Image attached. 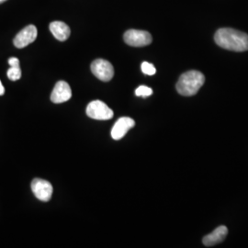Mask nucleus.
Returning a JSON list of instances; mask_svg holds the SVG:
<instances>
[{"instance_id":"7","label":"nucleus","mask_w":248,"mask_h":248,"mask_svg":"<svg viewBox=\"0 0 248 248\" xmlns=\"http://www.w3.org/2000/svg\"><path fill=\"white\" fill-rule=\"evenodd\" d=\"M38 35L37 28L34 25H29L21 30L13 40V44L18 48H24L33 43Z\"/></svg>"},{"instance_id":"8","label":"nucleus","mask_w":248,"mask_h":248,"mask_svg":"<svg viewBox=\"0 0 248 248\" xmlns=\"http://www.w3.org/2000/svg\"><path fill=\"white\" fill-rule=\"evenodd\" d=\"M72 97V90L68 83L65 81H59L56 83L51 94V100L55 104L68 101Z\"/></svg>"},{"instance_id":"16","label":"nucleus","mask_w":248,"mask_h":248,"mask_svg":"<svg viewBox=\"0 0 248 248\" xmlns=\"http://www.w3.org/2000/svg\"><path fill=\"white\" fill-rule=\"evenodd\" d=\"M7 0H0V4H2V3H4V2H6Z\"/></svg>"},{"instance_id":"4","label":"nucleus","mask_w":248,"mask_h":248,"mask_svg":"<svg viewBox=\"0 0 248 248\" xmlns=\"http://www.w3.org/2000/svg\"><path fill=\"white\" fill-rule=\"evenodd\" d=\"M124 42L133 47H143L151 45L153 38L148 31L139 30H129L124 36Z\"/></svg>"},{"instance_id":"10","label":"nucleus","mask_w":248,"mask_h":248,"mask_svg":"<svg viewBox=\"0 0 248 248\" xmlns=\"http://www.w3.org/2000/svg\"><path fill=\"white\" fill-rule=\"evenodd\" d=\"M227 233H228L227 227L224 225H221L217 227L210 234L205 235L202 239V243L205 247H208V248L213 247L215 245L222 243V241L226 238Z\"/></svg>"},{"instance_id":"1","label":"nucleus","mask_w":248,"mask_h":248,"mask_svg":"<svg viewBox=\"0 0 248 248\" xmlns=\"http://www.w3.org/2000/svg\"><path fill=\"white\" fill-rule=\"evenodd\" d=\"M216 45L233 52L248 51V34L231 28H222L214 35Z\"/></svg>"},{"instance_id":"12","label":"nucleus","mask_w":248,"mask_h":248,"mask_svg":"<svg viewBox=\"0 0 248 248\" xmlns=\"http://www.w3.org/2000/svg\"><path fill=\"white\" fill-rule=\"evenodd\" d=\"M8 78L11 81H17L21 78V69L19 64L10 65V68L8 70Z\"/></svg>"},{"instance_id":"2","label":"nucleus","mask_w":248,"mask_h":248,"mask_svg":"<svg viewBox=\"0 0 248 248\" xmlns=\"http://www.w3.org/2000/svg\"><path fill=\"white\" fill-rule=\"evenodd\" d=\"M205 82L203 74L200 71L190 70L182 74L177 81V92L185 97L196 95Z\"/></svg>"},{"instance_id":"6","label":"nucleus","mask_w":248,"mask_h":248,"mask_svg":"<svg viewBox=\"0 0 248 248\" xmlns=\"http://www.w3.org/2000/svg\"><path fill=\"white\" fill-rule=\"evenodd\" d=\"M31 190L39 201L45 202H49L53 195L52 184L49 181L42 178H34L32 180Z\"/></svg>"},{"instance_id":"11","label":"nucleus","mask_w":248,"mask_h":248,"mask_svg":"<svg viewBox=\"0 0 248 248\" xmlns=\"http://www.w3.org/2000/svg\"><path fill=\"white\" fill-rule=\"evenodd\" d=\"M50 31L55 39L60 42L66 41L71 34L70 28L62 21H53L50 24Z\"/></svg>"},{"instance_id":"3","label":"nucleus","mask_w":248,"mask_h":248,"mask_svg":"<svg viewBox=\"0 0 248 248\" xmlns=\"http://www.w3.org/2000/svg\"><path fill=\"white\" fill-rule=\"evenodd\" d=\"M87 115L93 120L107 121L113 117V111L107 104L100 100H94L87 107Z\"/></svg>"},{"instance_id":"15","label":"nucleus","mask_w":248,"mask_h":248,"mask_svg":"<svg viewBox=\"0 0 248 248\" xmlns=\"http://www.w3.org/2000/svg\"><path fill=\"white\" fill-rule=\"evenodd\" d=\"M4 94H5V89H4V87H3V85H2V83L0 81V96H2Z\"/></svg>"},{"instance_id":"9","label":"nucleus","mask_w":248,"mask_h":248,"mask_svg":"<svg viewBox=\"0 0 248 248\" xmlns=\"http://www.w3.org/2000/svg\"><path fill=\"white\" fill-rule=\"evenodd\" d=\"M135 125V122L129 117L120 118L116 124L113 125L111 130V137L114 140H121L124 138L125 134L128 133L131 129H133Z\"/></svg>"},{"instance_id":"13","label":"nucleus","mask_w":248,"mask_h":248,"mask_svg":"<svg viewBox=\"0 0 248 248\" xmlns=\"http://www.w3.org/2000/svg\"><path fill=\"white\" fill-rule=\"evenodd\" d=\"M153 94V89L146 87V86H140L138 89L135 90V95L138 97L147 98Z\"/></svg>"},{"instance_id":"14","label":"nucleus","mask_w":248,"mask_h":248,"mask_svg":"<svg viewBox=\"0 0 248 248\" xmlns=\"http://www.w3.org/2000/svg\"><path fill=\"white\" fill-rule=\"evenodd\" d=\"M142 71L143 74L148 75V76H154L156 73V69L154 66V64H152L150 62H143L141 65Z\"/></svg>"},{"instance_id":"5","label":"nucleus","mask_w":248,"mask_h":248,"mask_svg":"<svg viewBox=\"0 0 248 248\" xmlns=\"http://www.w3.org/2000/svg\"><path fill=\"white\" fill-rule=\"evenodd\" d=\"M91 71L94 76L103 82L112 79L114 68L112 64L104 59H97L91 63Z\"/></svg>"}]
</instances>
